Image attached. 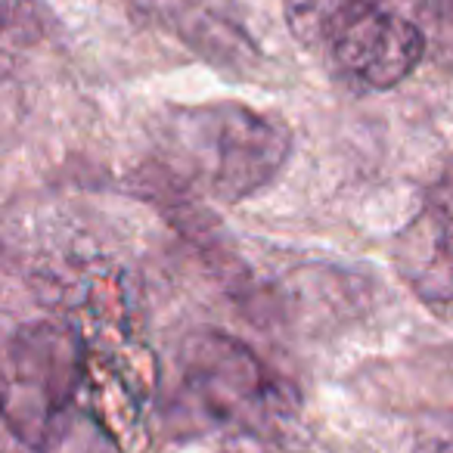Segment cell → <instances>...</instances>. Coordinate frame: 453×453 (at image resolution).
Segmentation results:
<instances>
[{
  "instance_id": "6da1fadb",
  "label": "cell",
  "mask_w": 453,
  "mask_h": 453,
  "mask_svg": "<svg viewBox=\"0 0 453 453\" xmlns=\"http://www.w3.org/2000/svg\"><path fill=\"white\" fill-rule=\"evenodd\" d=\"M156 134L171 168L220 202L265 189L292 156L289 127L242 103L174 106Z\"/></svg>"
},
{
  "instance_id": "7a4b0ae2",
  "label": "cell",
  "mask_w": 453,
  "mask_h": 453,
  "mask_svg": "<svg viewBox=\"0 0 453 453\" xmlns=\"http://www.w3.org/2000/svg\"><path fill=\"white\" fill-rule=\"evenodd\" d=\"M180 397L199 426L224 432H267L292 407V395L265 360L218 329L187 335L177 354Z\"/></svg>"
},
{
  "instance_id": "3957f363",
  "label": "cell",
  "mask_w": 453,
  "mask_h": 453,
  "mask_svg": "<svg viewBox=\"0 0 453 453\" xmlns=\"http://www.w3.org/2000/svg\"><path fill=\"white\" fill-rule=\"evenodd\" d=\"M75 333L57 323H28L7 345V426L35 453L57 447L84 372Z\"/></svg>"
},
{
  "instance_id": "277c9868",
  "label": "cell",
  "mask_w": 453,
  "mask_h": 453,
  "mask_svg": "<svg viewBox=\"0 0 453 453\" xmlns=\"http://www.w3.org/2000/svg\"><path fill=\"white\" fill-rule=\"evenodd\" d=\"M326 57L348 81L370 90H388L422 63L426 32L388 4L348 26L329 44Z\"/></svg>"
},
{
  "instance_id": "5b68a950",
  "label": "cell",
  "mask_w": 453,
  "mask_h": 453,
  "mask_svg": "<svg viewBox=\"0 0 453 453\" xmlns=\"http://www.w3.org/2000/svg\"><path fill=\"white\" fill-rule=\"evenodd\" d=\"M395 265L426 304H453V171L428 189L397 236Z\"/></svg>"
},
{
  "instance_id": "8992f818",
  "label": "cell",
  "mask_w": 453,
  "mask_h": 453,
  "mask_svg": "<svg viewBox=\"0 0 453 453\" xmlns=\"http://www.w3.org/2000/svg\"><path fill=\"white\" fill-rule=\"evenodd\" d=\"M379 7H388V0H283V16L292 38L326 53L348 26Z\"/></svg>"
},
{
  "instance_id": "52a82bcc",
  "label": "cell",
  "mask_w": 453,
  "mask_h": 453,
  "mask_svg": "<svg viewBox=\"0 0 453 453\" xmlns=\"http://www.w3.org/2000/svg\"><path fill=\"white\" fill-rule=\"evenodd\" d=\"M413 453H453V444L450 441H426V444H419Z\"/></svg>"
}]
</instances>
